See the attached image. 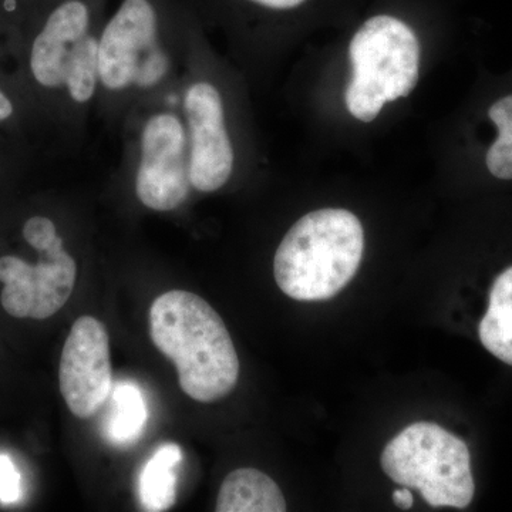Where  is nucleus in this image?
Returning <instances> with one entry per match:
<instances>
[{"label":"nucleus","mask_w":512,"mask_h":512,"mask_svg":"<svg viewBox=\"0 0 512 512\" xmlns=\"http://www.w3.org/2000/svg\"><path fill=\"white\" fill-rule=\"evenodd\" d=\"M181 460V447L177 444H165L147 461L138 478V494L144 510L157 512L173 507L177 498L175 467Z\"/></svg>","instance_id":"obj_13"},{"label":"nucleus","mask_w":512,"mask_h":512,"mask_svg":"<svg viewBox=\"0 0 512 512\" xmlns=\"http://www.w3.org/2000/svg\"><path fill=\"white\" fill-rule=\"evenodd\" d=\"M154 345L177 367L181 389L195 402L224 399L237 386L239 360L224 320L200 296L170 291L150 309Z\"/></svg>","instance_id":"obj_3"},{"label":"nucleus","mask_w":512,"mask_h":512,"mask_svg":"<svg viewBox=\"0 0 512 512\" xmlns=\"http://www.w3.org/2000/svg\"><path fill=\"white\" fill-rule=\"evenodd\" d=\"M183 2L201 23L204 19H210L221 6L227 5L231 0H183ZM234 2L262 10L265 13L278 15V13H288L299 9L308 0H234Z\"/></svg>","instance_id":"obj_17"},{"label":"nucleus","mask_w":512,"mask_h":512,"mask_svg":"<svg viewBox=\"0 0 512 512\" xmlns=\"http://www.w3.org/2000/svg\"><path fill=\"white\" fill-rule=\"evenodd\" d=\"M49 2L52 0H0V37L9 42Z\"/></svg>","instance_id":"obj_18"},{"label":"nucleus","mask_w":512,"mask_h":512,"mask_svg":"<svg viewBox=\"0 0 512 512\" xmlns=\"http://www.w3.org/2000/svg\"><path fill=\"white\" fill-rule=\"evenodd\" d=\"M178 104L187 133L192 191L214 194L235 174L238 151L229 126L228 97L198 19L178 83Z\"/></svg>","instance_id":"obj_6"},{"label":"nucleus","mask_w":512,"mask_h":512,"mask_svg":"<svg viewBox=\"0 0 512 512\" xmlns=\"http://www.w3.org/2000/svg\"><path fill=\"white\" fill-rule=\"evenodd\" d=\"M19 228L37 249L36 261L16 254L0 255V302L13 318L47 319L69 301L79 266L52 215L32 212L19 222Z\"/></svg>","instance_id":"obj_8"},{"label":"nucleus","mask_w":512,"mask_h":512,"mask_svg":"<svg viewBox=\"0 0 512 512\" xmlns=\"http://www.w3.org/2000/svg\"><path fill=\"white\" fill-rule=\"evenodd\" d=\"M488 116L500 133L487 153L488 170L500 180H512V96L495 101Z\"/></svg>","instance_id":"obj_16"},{"label":"nucleus","mask_w":512,"mask_h":512,"mask_svg":"<svg viewBox=\"0 0 512 512\" xmlns=\"http://www.w3.org/2000/svg\"><path fill=\"white\" fill-rule=\"evenodd\" d=\"M0 140H8V138H5V136H2V134H0Z\"/></svg>","instance_id":"obj_21"},{"label":"nucleus","mask_w":512,"mask_h":512,"mask_svg":"<svg viewBox=\"0 0 512 512\" xmlns=\"http://www.w3.org/2000/svg\"><path fill=\"white\" fill-rule=\"evenodd\" d=\"M195 22L183 0H119L100 33L96 117L119 130L131 110L174 90Z\"/></svg>","instance_id":"obj_2"},{"label":"nucleus","mask_w":512,"mask_h":512,"mask_svg":"<svg viewBox=\"0 0 512 512\" xmlns=\"http://www.w3.org/2000/svg\"><path fill=\"white\" fill-rule=\"evenodd\" d=\"M218 512H284L286 501L278 484L255 468H239L225 477L218 493Z\"/></svg>","instance_id":"obj_11"},{"label":"nucleus","mask_w":512,"mask_h":512,"mask_svg":"<svg viewBox=\"0 0 512 512\" xmlns=\"http://www.w3.org/2000/svg\"><path fill=\"white\" fill-rule=\"evenodd\" d=\"M478 335L491 355L512 366V266L495 279Z\"/></svg>","instance_id":"obj_12"},{"label":"nucleus","mask_w":512,"mask_h":512,"mask_svg":"<svg viewBox=\"0 0 512 512\" xmlns=\"http://www.w3.org/2000/svg\"><path fill=\"white\" fill-rule=\"evenodd\" d=\"M349 56L353 77L346 89V107L363 123L375 120L387 103L409 96L419 82V40L394 16L366 20L350 42Z\"/></svg>","instance_id":"obj_7"},{"label":"nucleus","mask_w":512,"mask_h":512,"mask_svg":"<svg viewBox=\"0 0 512 512\" xmlns=\"http://www.w3.org/2000/svg\"><path fill=\"white\" fill-rule=\"evenodd\" d=\"M111 410L106 423V436L117 446H128L140 439L148 419L143 393L133 383L113 384Z\"/></svg>","instance_id":"obj_14"},{"label":"nucleus","mask_w":512,"mask_h":512,"mask_svg":"<svg viewBox=\"0 0 512 512\" xmlns=\"http://www.w3.org/2000/svg\"><path fill=\"white\" fill-rule=\"evenodd\" d=\"M22 477L12 458L0 454V504H16L22 498Z\"/></svg>","instance_id":"obj_19"},{"label":"nucleus","mask_w":512,"mask_h":512,"mask_svg":"<svg viewBox=\"0 0 512 512\" xmlns=\"http://www.w3.org/2000/svg\"><path fill=\"white\" fill-rule=\"evenodd\" d=\"M363 251L365 232L353 212H309L292 225L276 249V284L295 301H326L352 281Z\"/></svg>","instance_id":"obj_5"},{"label":"nucleus","mask_w":512,"mask_h":512,"mask_svg":"<svg viewBox=\"0 0 512 512\" xmlns=\"http://www.w3.org/2000/svg\"><path fill=\"white\" fill-rule=\"evenodd\" d=\"M0 134L20 144L28 147L33 153L40 151L37 143L35 127L25 101L18 92L12 73L2 57H0Z\"/></svg>","instance_id":"obj_15"},{"label":"nucleus","mask_w":512,"mask_h":512,"mask_svg":"<svg viewBox=\"0 0 512 512\" xmlns=\"http://www.w3.org/2000/svg\"><path fill=\"white\" fill-rule=\"evenodd\" d=\"M386 476L416 488L431 507H468L476 493L470 450L463 440L430 421L410 424L384 448Z\"/></svg>","instance_id":"obj_9"},{"label":"nucleus","mask_w":512,"mask_h":512,"mask_svg":"<svg viewBox=\"0 0 512 512\" xmlns=\"http://www.w3.org/2000/svg\"><path fill=\"white\" fill-rule=\"evenodd\" d=\"M121 134V178L146 210H180L194 194L188 168V143L178 86L127 114Z\"/></svg>","instance_id":"obj_4"},{"label":"nucleus","mask_w":512,"mask_h":512,"mask_svg":"<svg viewBox=\"0 0 512 512\" xmlns=\"http://www.w3.org/2000/svg\"><path fill=\"white\" fill-rule=\"evenodd\" d=\"M393 501L402 510H410L413 507V494L409 487L400 488L393 493Z\"/></svg>","instance_id":"obj_20"},{"label":"nucleus","mask_w":512,"mask_h":512,"mask_svg":"<svg viewBox=\"0 0 512 512\" xmlns=\"http://www.w3.org/2000/svg\"><path fill=\"white\" fill-rule=\"evenodd\" d=\"M109 0H52L6 43L40 151H66L96 117L97 57Z\"/></svg>","instance_id":"obj_1"},{"label":"nucleus","mask_w":512,"mask_h":512,"mask_svg":"<svg viewBox=\"0 0 512 512\" xmlns=\"http://www.w3.org/2000/svg\"><path fill=\"white\" fill-rule=\"evenodd\" d=\"M59 384L64 402L79 419L94 416L110 399V338L100 320L82 316L74 322L64 342Z\"/></svg>","instance_id":"obj_10"}]
</instances>
